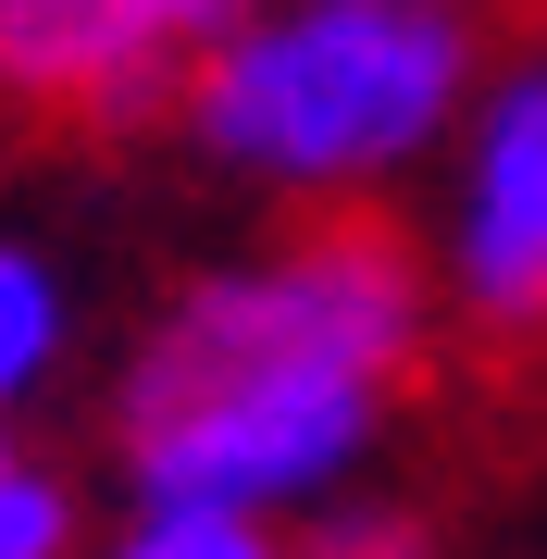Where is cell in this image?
<instances>
[{"instance_id":"obj_2","label":"cell","mask_w":547,"mask_h":559,"mask_svg":"<svg viewBox=\"0 0 547 559\" xmlns=\"http://www.w3.org/2000/svg\"><path fill=\"white\" fill-rule=\"evenodd\" d=\"M473 112V25L461 0H286L249 13L187 75V138L224 175L299 187H385Z\"/></svg>"},{"instance_id":"obj_6","label":"cell","mask_w":547,"mask_h":559,"mask_svg":"<svg viewBox=\"0 0 547 559\" xmlns=\"http://www.w3.org/2000/svg\"><path fill=\"white\" fill-rule=\"evenodd\" d=\"M50 348H62V274H50L38 249L0 237V411L50 373Z\"/></svg>"},{"instance_id":"obj_3","label":"cell","mask_w":547,"mask_h":559,"mask_svg":"<svg viewBox=\"0 0 547 559\" xmlns=\"http://www.w3.org/2000/svg\"><path fill=\"white\" fill-rule=\"evenodd\" d=\"M262 0H0V100L50 124H150L187 112V75Z\"/></svg>"},{"instance_id":"obj_4","label":"cell","mask_w":547,"mask_h":559,"mask_svg":"<svg viewBox=\"0 0 547 559\" xmlns=\"http://www.w3.org/2000/svg\"><path fill=\"white\" fill-rule=\"evenodd\" d=\"M448 299L473 336H547V62L473 87L461 112V200H448Z\"/></svg>"},{"instance_id":"obj_1","label":"cell","mask_w":547,"mask_h":559,"mask_svg":"<svg viewBox=\"0 0 547 559\" xmlns=\"http://www.w3.org/2000/svg\"><path fill=\"white\" fill-rule=\"evenodd\" d=\"M424 348V261L373 212L311 224L274 261L200 274L124 360V473L138 498H224V510H299L373 448Z\"/></svg>"},{"instance_id":"obj_8","label":"cell","mask_w":547,"mask_h":559,"mask_svg":"<svg viewBox=\"0 0 547 559\" xmlns=\"http://www.w3.org/2000/svg\"><path fill=\"white\" fill-rule=\"evenodd\" d=\"M311 559H436V535L411 510H336V522H311Z\"/></svg>"},{"instance_id":"obj_5","label":"cell","mask_w":547,"mask_h":559,"mask_svg":"<svg viewBox=\"0 0 547 559\" xmlns=\"http://www.w3.org/2000/svg\"><path fill=\"white\" fill-rule=\"evenodd\" d=\"M112 559H286L262 535V510H224V498H138Z\"/></svg>"},{"instance_id":"obj_7","label":"cell","mask_w":547,"mask_h":559,"mask_svg":"<svg viewBox=\"0 0 547 559\" xmlns=\"http://www.w3.org/2000/svg\"><path fill=\"white\" fill-rule=\"evenodd\" d=\"M62 547H75V485L0 436V559H62Z\"/></svg>"}]
</instances>
